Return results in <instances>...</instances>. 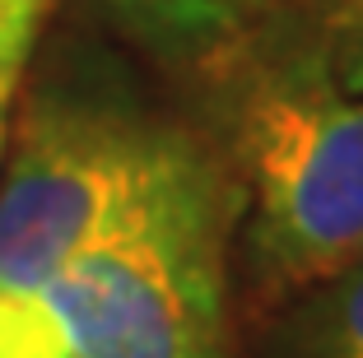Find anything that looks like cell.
Segmentation results:
<instances>
[{"label":"cell","instance_id":"5b68a950","mask_svg":"<svg viewBox=\"0 0 363 358\" xmlns=\"http://www.w3.org/2000/svg\"><path fill=\"white\" fill-rule=\"evenodd\" d=\"M0 358H70L38 293H0Z\"/></svg>","mask_w":363,"mask_h":358},{"label":"cell","instance_id":"6da1fadb","mask_svg":"<svg viewBox=\"0 0 363 358\" xmlns=\"http://www.w3.org/2000/svg\"><path fill=\"white\" fill-rule=\"evenodd\" d=\"M14 145L0 186V293H38L65 261L210 177L172 130L98 107L38 103Z\"/></svg>","mask_w":363,"mask_h":358},{"label":"cell","instance_id":"277c9868","mask_svg":"<svg viewBox=\"0 0 363 358\" xmlns=\"http://www.w3.org/2000/svg\"><path fill=\"white\" fill-rule=\"evenodd\" d=\"M308 358H363V261L326 279V293L303 321Z\"/></svg>","mask_w":363,"mask_h":358},{"label":"cell","instance_id":"7a4b0ae2","mask_svg":"<svg viewBox=\"0 0 363 358\" xmlns=\"http://www.w3.org/2000/svg\"><path fill=\"white\" fill-rule=\"evenodd\" d=\"M233 149L266 284H326L363 261V94L308 70L270 74L238 98Z\"/></svg>","mask_w":363,"mask_h":358},{"label":"cell","instance_id":"3957f363","mask_svg":"<svg viewBox=\"0 0 363 358\" xmlns=\"http://www.w3.org/2000/svg\"><path fill=\"white\" fill-rule=\"evenodd\" d=\"M70 358H219V186L201 177L38 289Z\"/></svg>","mask_w":363,"mask_h":358},{"label":"cell","instance_id":"8992f818","mask_svg":"<svg viewBox=\"0 0 363 358\" xmlns=\"http://www.w3.org/2000/svg\"><path fill=\"white\" fill-rule=\"evenodd\" d=\"M43 5L47 0H0V149H5V116H10L23 61H28L33 38H38Z\"/></svg>","mask_w":363,"mask_h":358},{"label":"cell","instance_id":"52a82bcc","mask_svg":"<svg viewBox=\"0 0 363 358\" xmlns=\"http://www.w3.org/2000/svg\"><path fill=\"white\" fill-rule=\"evenodd\" d=\"M345 94H363V0H340L331 14V70Z\"/></svg>","mask_w":363,"mask_h":358}]
</instances>
